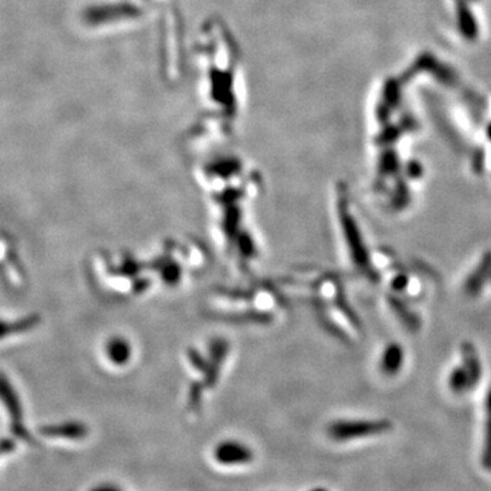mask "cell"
Listing matches in <instances>:
<instances>
[{
	"label": "cell",
	"instance_id": "cell-1",
	"mask_svg": "<svg viewBox=\"0 0 491 491\" xmlns=\"http://www.w3.org/2000/svg\"><path fill=\"white\" fill-rule=\"evenodd\" d=\"M390 428L387 421H340L330 424L329 436L335 441H352L387 433Z\"/></svg>",
	"mask_w": 491,
	"mask_h": 491
},
{
	"label": "cell",
	"instance_id": "cell-6",
	"mask_svg": "<svg viewBox=\"0 0 491 491\" xmlns=\"http://www.w3.org/2000/svg\"><path fill=\"white\" fill-rule=\"evenodd\" d=\"M310 491H328L326 489H322V487H317V489H311Z\"/></svg>",
	"mask_w": 491,
	"mask_h": 491
},
{
	"label": "cell",
	"instance_id": "cell-4",
	"mask_svg": "<svg viewBox=\"0 0 491 491\" xmlns=\"http://www.w3.org/2000/svg\"><path fill=\"white\" fill-rule=\"evenodd\" d=\"M482 463H483V467L491 473V400L489 401V419H487V427H486V441H485Z\"/></svg>",
	"mask_w": 491,
	"mask_h": 491
},
{
	"label": "cell",
	"instance_id": "cell-3",
	"mask_svg": "<svg viewBox=\"0 0 491 491\" xmlns=\"http://www.w3.org/2000/svg\"><path fill=\"white\" fill-rule=\"evenodd\" d=\"M41 433L51 438H68V440H81L87 434V428L81 423L58 424L44 427Z\"/></svg>",
	"mask_w": 491,
	"mask_h": 491
},
{
	"label": "cell",
	"instance_id": "cell-2",
	"mask_svg": "<svg viewBox=\"0 0 491 491\" xmlns=\"http://www.w3.org/2000/svg\"><path fill=\"white\" fill-rule=\"evenodd\" d=\"M213 458L224 467L246 465L254 460V453L247 445L239 441H222L215 448Z\"/></svg>",
	"mask_w": 491,
	"mask_h": 491
},
{
	"label": "cell",
	"instance_id": "cell-5",
	"mask_svg": "<svg viewBox=\"0 0 491 491\" xmlns=\"http://www.w3.org/2000/svg\"><path fill=\"white\" fill-rule=\"evenodd\" d=\"M89 491H122L118 486L111 485V483H102V485H97L95 487H92Z\"/></svg>",
	"mask_w": 491,
	"mask_h": 491
}]
</instances>
